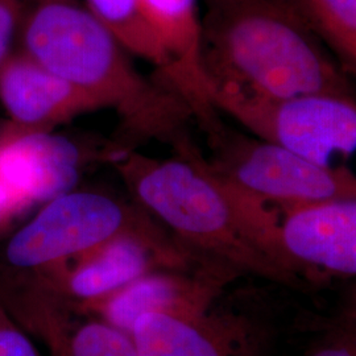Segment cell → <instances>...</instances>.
<instances>
[{
	"label": "cell",
	"instance_id": "obj_1",
	"mask_svg": "<svg viewBox=\"0 0 356 356\" xmlns=\"http://www.w3.org/2000/svg\"><path fill=\"white\" fill-rule=\"evenodd\" d=\"M141 207L207 261L297 285L279 239V210L218 175L191 141L169 159L131 152L115 161Z\"/></svg>",
	"mask_w": 356,
	"mask_h": 356
},
{
	"label": "cell",
	"instance_id": "obj_2",
	"mask_svg": "<svg viewBox=\"0 0 356 356\" xmlns=\"http://www.w3.org/2000/svg\"><path fill=\"white\" fill-rule=\"evenodd\" d=\"M19 6L23 51L118 115L115 161L148 141L176 151L193 140L191 104L161 76L141 74L85 1L19 0Z\"/></svg>",
	"mask_w": 356,
	"mask_h": 356
},
{
	"label": "cell",
	"instance_id": "obj_3",
	"mask_svg": "<svg viewBox=\"0 0 356 356\" xmlns=\"http://www.w3.org/2000/svg\"><path fill=\"white\" fill-rule=\"evenodd\" d=\"M202 57L209 91L264 98L332 94L356 99L294 0H204Z\"/></svg>",
	"mask_w": 356,
	"mask_h": 356
},
{
	"label": "cell",
	"instance_id": "obj_4",
	"mask_svg": "<svg viewBox=\"0 0 356 356\" xmlns=\"http://www.w3.org/2000/svg\"><path fill=\"white\" fill-rule=\"evenodd\" d=\"M206 139L211 169L276 209L356 198V175L347 166L318 164L226 124Z\"/></svg>",
	"mask_w": 356,
	"mask_h": 356
},
{
	"label": "cell",
	"instance_id": "obj_5",
	"mask_svg": "<svg viewBox=\"0 0 356 356\" xmlns=\"http://www.w3.org/2000/svg\"><path fill=\"white\" fill-rule=\"evenodd\" d=\"M219 114L229 115L252 136L323 165L334 154L356 151V99L332 94L264 98L213 89Z\"/></svg>",
	"mask_w": 356,
	"mask_h": 356
},
{
	"label": "cell",
	"instance_id": "obj_6",
	"mask_svg": "<svg viewBox=\"0 0 356 356\" xmlns=\"http://www.w3.org/2000/svg\"><path fill=\"white\" fill-rule=\"evenodd\" d=\"M127 207L94 191H69L45 202L6 248L22 269L58 268L136 225Z\"/></svg>",
	"mask_w": 356,
	"mask_h": 356
},
{
	"label": "cell",
	"instance_id": "obj_7",
	"mask_svg": "<svg viewBox=\"0 0 356 356\" xmlns=\"http://www.w3.org/2000/svg\"><path fill=\"white\" fill-rule=\"evenodd\" d=\"M279 210V239L294 273L356 276V198Z\"/></svg>",
	"mask_w": 356,
	"mask_h": 356
},
{
	"label": "cell",
	"instance_id": "obj_8",
	"mask_svg": "<svg viewBox=\"0 0 356 356\" xmlns=\"http://www.w3.org/2000/svg\"><path fill=\"white\" fill-rule=\"evenodd\" d=\"M163 259L181 266L198 257L179 244H163L147 226L136 223L70 260L74 263L65 266L61 280L70 296L94 304L149 273Z\"/></svg>",
	"mask_w": 356,
	"mask_h": 356
},
{
	"label": "cell",
	"instance_id": "obj_9",
	"mask_svg": "<svg viewBox=\"0 0 356 356\" xmlns=\"http://www.w3.org/2000/svg\"><path fill=\"white\" fill-rule=\"evenodd\" d=\"M83 152L51 131L10 128L0 136V179L32 206L74 191Z\"/></svg>",
	"mask_w": 356,
	"mask_h": 356
},
{
	"label": "cell",
	"instance_id": "obj_10",
	"mask_svg": "<svg viewBox=\"0 0 356 356\" xmlns=\"http://www.w3.org/2000/svg\"><path fill=\"white\" fill-rule=\"evenodd\" d=\"M0 102L11 118V128L20 131H51L103 108L23 51L10 54L0 65Z\"/></svg>",
	"mask_w": 356,
	"mask_h": 356
},
{
	"label": "cell",
	"instance_id": "obj_11",
	"mask_svg": "<svg viewBox=\"0 0 356 356\" xmlns=\"http://www.w3.org/2000/svg\"><path fill=\"white\" fill-rule=\"evenodd\" d=\"M175 72V88L191 104L204 135L223 124L210 99L202 57V17L198 0H140Z\"/></svg>",
	"mask_w": 356,
	"mask_h": 356
},
{
	"label": "cell",
	"instance_id": "obj_12",
	"mask_svg": "<svg viewBox=\"0 0 356 356\" xmlns=\"http://www.w3.org/2000/svg\"><path fill=\"white\" fill-rule=\"evenodd\" d=\"M213 292L209 281L149 272L94 305L98 306L107 323L131 334L136 319L147 313L204 316Z\"/></svg>",
	"mask_w": 356,
	"mask_h": 356
},
{
	"label": "cell",
	"instance_id": "obj_13",
	"mask_svg": "<svg viewBox=\"0 0 356 356\" xmlns=\"http://www.w3.org/2000/svg\"><path fill=\"white\" fill-rule=\"evenodd\" d=\"M129 335L140 356H227L204 316L147 313L136 319Z\"/></svg>",
	"mask_w": 356,
	"mask_h": 356
},
{
	"label": "cell",
	"instance_id": "obj_14",
	"mask_svg": "<svg viewBox=\"0 0 356 356\" xmlns=\"http://www.w3.org/2000/svg\"><path fill=\"white\" fill-rule=\"evenodd\" d=\"M129 53L154 65L160 76L175 88L173 65L149 24L140 0H83ZM176 89V88H175ZM177 90V89H176Z\"/></svg>",
	"mask_w": 356,
	"mask_h": 356
},
{
	"label": "cell",
	"instance_id": "obj_15",
	"mask_svg": "<svg viewBox=\"0 0 356 356\" xmlns=\"http://www.w3.org/2000/svg\"><path fill=\"white\" fill-rule=\"evenodd\" d=\"M347 73L356 76V0H294Z\"/></svg>",
	"mask_w": 356,
	"mask_h": 356
},
{
	"label": "cell",
	"instance_id": "obj_16",
	"mask_svg": "<svg viewBox=\"0 0 356 356\" xmlns=\"http://www.w3.org/2000/svg\"><path fill=\"white\" fill-rule=\"evenodd\" d=\"M70 356H140L131 335L104 322H88L76 329Z\"/></svg>",
	"mask_w": 356,
	"mask_h": 356
},
{
	"label": "cell",
	"instance_id": "obj_17",
	"mask_svg": "<svg viewBox=\"0 0 356 356\" xmlns=\"http://www.w3.org/2000/svg\"><path fill=\"white\" fill-rule=\"evenodd\" d=\"M305 356H356V310L325 335Z\"/></svg>",
	"mask_w": 356,
	"mask_h": 356
},
{
	"label": "cell",
	"instance_id": "obj_18",
	"mask_svg": "<svg viewBox=\"0 0 356 356\" xmlns=\"http://www.w3.org/2000/svg\"><path fill=\"white\" fill-rule=\"evenodd\" d=\"M19 0H0V65L10 56V47L19 26Z\"/></svg>",
	"mask_w": 356,
	"mask_h": 356
},
{
	"label": "cell",
	"instance_id": "obj_19",
	"mask_svg": "<svg viewBox=\"0 0 356 356\" xmlns=\"http://www.w3.org/2000/svg\"><path fill=\"white\" fill-rule=\"evenodd\" d=\"M0 356H38L26 335L13 325L0 322Z\"/></svg>",
	"mask_w": 356,
	"mask_h": 356
},
{
	"label": "cell",
	"instance_id": "obj_20",
	"mask_svg": "<svg viewBox=\"0 0 356 356\" xmlns=\"http://www.w3.org/2000/svg\"><path fill=\"white\" fill-rule=\"evenodd\" d=\"M26 207H29V204L0 179V227L26 210Z\"/></svg>",
	"mask_w": 356,
	"mask_h": 356
}]
</instances>
